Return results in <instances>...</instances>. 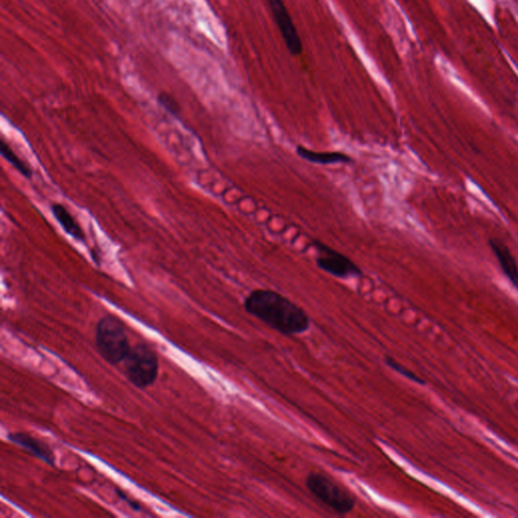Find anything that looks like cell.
Here are the masks:
<instances>
[{
  "label": "cell",
  "mask_w": 518,
  "mask_h": 518,
  "mask_svg": "<svg viewBox=\"0 0 518 518\" xmlns=\"http://www.w3.org/2000/svg\"><path fill=\"white\" fill-rule=\"evenodd\" d=\"M489 246L495 254V258L505 277L512 282V286L518 290V265L512 251L499 239L489 240Z\"/></svg>",
  "instance_id": "ba28073f"
},
{
  "label": "cell",
  "mask_w": 518,
  "mask_h": 518,
  "mask_svg": "<svg viewBox=\"0 0 518 518\" xmlns=\"http://www.w3.org/2000/svg\"><path fill=\"white\" fill-rule=\"evenodd\" d=\"M52 211H53L55 218L58 221L59 224L63 228L64 231L73 238L78 240V241H85V235L82 228L80 227L77 221L75 220L72 214L67 210L66 206L61 205V204H54L52 206Z\"/></svg>",
  "instance_id": "30bf717a"
},
{
  "label": "cell",
  "mask_w": 518,
  "mask_h": 518,
  "mask_svg": "<svg viewBox=\"0 0 518 518\" xmlns=\"http://www.w3.org/2000/svg\"><path fill=\"white\" fill-rule=\"evenodd\" d=\"M158 103L165 111L175 116H180V104L175 101V97L166 92H161L158 96Z\"/></svg>",
  "instance_id": "4fadbf2b"
},
{
  "label": "cell",
  "mask_w": 518,
  "mask_h": 518,
  "mask_svg": "<svg viewBox=\"0 0 518 518\" xmlns=\"http://www.w3.org/2000/svg\"><path fill=\"white\" fill-rule=\"evenodd\" d=\"M0 152H1V155L4 156V158L9 161L23 177L27 178L32 177V170H31L30 166L25 161L21 160L20 156L14 153L11 147L4 140L0 141Z\"/></svg>",
  "instance_id": "8fae6325"
},
{
  "label": "cell",
  "mask_w": 518,
  "mask_h": 518,
  "mask_svg": "<svg viewBox=\"0 0 518 518\" xmlns=\"http://www.w3.org/2000/svg\"><path fill=\"white\" fill-rule=\"evenodd\" d=\"M96 344L99 355L111 365L123 362L131 346L125 325L116 316H104L97 323Z\"/></svg>",
  "instance_id": "7a4b0ae2"
},
{
  "label": "cell",
  "mask_w": 518,
  "mask_h": 518,
  "mask_svg": "<svg viewBox=\"0 0 518 518\" xmlns=\"http://www.w3.org/2000/svg\"><path fill=\"white\" fill-rule=\"evenodd\" d=\"M309 492L337 514H348L356 507V497L334 478L319 472H312L306 478Z\"/></svg>",
  "instance_id": "3957f363"
},
{
  "label": "cell",
  "mask_w": 518,
  "mask_h": 518,
  "mask_svg": "<svg viewBox=\"0 0 518 518\" xmlns=\"http://www.w3.org/2000/svg\"><path fill=\"white\" fill-rule=\"evenodd\" d=\"M244 309L249 315L282 334H305L310 328L308 314L284 294L272 290H254L244 300Z\"/></svg>",
  "instance_id": "6da1fadb"
},
{
  "label": "cell",
  "mask_w": 518,
  "mask_h": 518,
  "mask_svg": "<svg viewBox=\"0 0 518 518\" xmlns=\"http://www.w3.org/2000/svg\"><path fill=\"white\" fill-rule=\"evenodd\" d=\"M7 439L13 443L18 444L21 448H25L28 453H32L35 458L44 461L47 464L54 465L55 456L53 451L48 444L43 443L40 439H35L25 434V432H14L9 434Z\"/></svg>",
  "instance_id": "52a82bcc"
},
{
  "label": "cell",
  "mask_w": 518,
  "mask_h": 518,
  "mask_svg": "<svg viewBox=\"0 0 518 518\" xmlns=\"http://www.w3.org/2000/svg\"><path fill=\"white\" fill-rule=\"evenodd\" d=\"M385 363H386L389 368H391L392 370L398 373V374L402 375L403 377L406 378V379L409 380V381L417 382V384L419 385H425V382L423 381L422 379H420L418 375H416L414 373L411 372V370H408L407 368L404 367V365H401L400 363L397 362V360H394L392 356H386V358H385Z\"/></svg>",
  "instance_id": "7c38bea8"
},
{
  "label": "cell",
  "mask_w": 518,
  "mask_h": 518,
  "mask_svg": "<svg viewBox=\"0 0 518 518\" xmlns=\"http://www.w3.org/2000/svg\"><path fill=\"white\" fill-rule=\"evenodd\" d=\"M118 495L120 496L121 498H123V500L127 501L128 505H129L131 507H132L133 509L135 510V512H141V506H140L139 503L135 502V501L130 500V499L128 498L127 496H126L122 491L118 490Z\"/></svg>",
  "instance_id": "5bb4252c"
},
{
  "label": "cell",
  "mask_w": 518,
  "mask_h": 518,
  "mask_svg": "<svg viewBox=\"0 0 518 518\" xmlns=\"http://www.w3.org/2000/svg\"><path fill=\"white\" fill-rule=\"evenodd\" d=\"M268 1L273 20L279 28L287 50L294 56H298L303 52V44L284 0H268Z\"/></svg>",
  "instance_id": "8992f818"
},
{
  "label": "cell",
  "mask_w": 518,
  "mask_h": 518,
  "mask_svg": "<svg viewBox=\"0 0 518 518\" xmlns=\"http://www.w3.org/2000/svg\"><path fill=\"white\" fill-rule=\"evenodd\" d=\"M312 246L317 253L316 263L323 272L341 280L362 277L363 272L360 266L348 256L335 250L319 240H313Z\"/></svg>",
  "instance_id": "5b68a950"
},
{
  "label": "cell",
  "mask_w": 518,
  "mask_h": 518,
  "mask_svg": "<svg viewBox=\"0 0 518 518\" xmlns=\"http://www.w3.org/2000/svg\"><path fill=\"white\" fill-rule=\"evenodd\" d=\"M297 154L301 158L305 159L309 162L321 164V165H332V164L351 163L353 158L343 152H317L310 150L305 146L298 145L297 146Z\"/></svg>",
  "instance_id": "9c48e42d"
},
{
  "label": "cell",
  "mask_w": 518,
  "mask_h": 518,
  "mask_svg": "<svg viewBox=\"0 0 518 518\" xmlns=\"http://www.w3.org/2000/svg\"><path fill=\"white\" fill-rule=\"evenodd\" d=\"M123 368L127 379L136 388L145 389L153 385L158 377V358L148 344L138 343L131 348L123 360Z\"/></svg>",
  "instance_id": "277c9868"
}]
</instances>
